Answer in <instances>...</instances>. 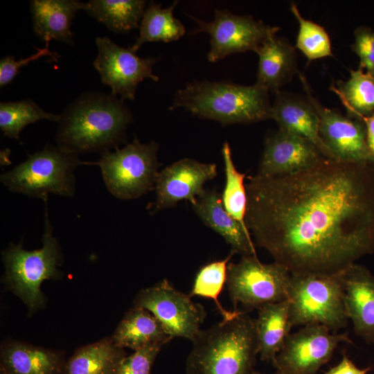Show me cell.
<instances>
[{"label": "cell", "mask_w": 374, "mask_h": 374, "mask_svg": "<svg viewBox=\"0 0 374 374\" xmlns=\"http://www.w3.org/2000/svg\"><path fill=\"white\" fill-rule=\"evenodd\" d=\"M134 306L150 312L171 337L191 341L201 330L206 317L204 306L193 302L189 294L177 290L166 279L141 290Z\"/></svg>", "instance_id": "8fae6325"}, {"label": "cell", "mask_w": 374, "mask_h": 374, "mask_svg": "<svg viewBox=\"0 0 374 374\" xmlns=\"http://www.w3.org/2000/svg\"><path fill=\"white\" fill-rule=\"evenodd\" d=\"M127 356L110 337L78 348L65 361L62 374H116Z\"/></svg>", "instance_id": "d4e9b609"}, {"label": "cell", "mask_w": 374, "mask_h": 374, "mask_svg": "<svg viewBox=\"0 0 374 374\" xmlns=\"http://www.w3.org/2000/svg\"><path fill=\"white\" fill-rule=\"evenodd\" d=\"M60 114L47 112L31 99L0 103V128L4 136L20 141V133L29 124L41 120L57 122Z\"/></svg>", "instance_id": "f1b7e54d"}, {"label": "cell", "mask_w": 374, "mask_h": 374, "mask_svg": "<svg viewBox=\"0 0 374 374\" xmlns=\"http://www.w3.org/2000/svg\"><path fill=\"white\" fill-rule=\"evenodd\" d=\"M232 256L231 253L223 260L213 261L202 267L196 274L189 294L191 297L199 296L212 299L224 319L233 318L242 312L224 309L218 299L226 283L227 267Z\"/></svg>", "instance_id": "4dcf8cb0"}, {"label": "cell", "mask_w": 374, "mask_h": 374, "mask_svg": "<svg viewBox=\"0 0 374 374\" xmlns=\"http://www.w3.org/2000/svg\"><path fill=\"white\" fill-rule=\"evenodd\" d=\"M224 164L225 185L221 195L225 210L248 230L245 217L247 205L246 186L244 184L245 174L240 172L233 161L229 144L225 142L222 148Z\"/></svg>", "instance_id": "f546056e"}, {"label": "cell", "mask_w": 374, "mask_h": 374, "mask_svg": "<svg viewBox=\"0 0 374 374\" xmlns=\"http://www.w3.org/2000/svg\"><path fill=\"white\" fill-rule=\"evenodd\" d=\"M324 157L310 141L278 129L265 140L256 175L274 177L294 173Z\"/></svg>", "instance_id": "2e32d148"}, {"label": "cell", "mask_w": 374, "mask_h": 374, "mask_svg": "<svg viewBox=\"0 0 374 374\" xmlns=\"http://www.w3.org/2000/svg\"><path fill=\"white\" fill-rule=\"evenodd\" d=\"M217 175L215 163L193 159H180L159 171L155 184L154 211L169 208L181 200L191 204L204 192V184Z\"/></svg>", "instance_id": "9a60e30c"}, {"label": "cell", "mask_w": 374, "mask_h": 374, "mask_svg": "<svg viewBox=\"0 0 374 374\" xmlns=\"http://www.w3.org/2000/svg\"><path fill=\"white\" fill-rule=\"evenodd\" d=\"M123 101L112 93H82L60 114L57 145L78 154L118 148L133 119Z\"/></svg>", "instance_id": "7a4b0ae2"}, {"label": "cell", "mask_w": 374, "mask_h": 374, "mask_svg": "<svg viewBox=\"0 0 374 374\" xmlns=\"http://www.w3.org/2000/svg\"><path fill=\"white\" fill-rule=\"evenodd\" d=\"M251 374H265V373H262L253 370ZM272 374H282V373L279 371L276 370V371Z\"/></svg>", "instance_id": "74e56055"}, {"label": "cell", "mask_w": 374, "mask_h": 374, "mask_svg": "<svg viewBox=\"0 0 374 374\" xmlns=\"http://www.w3.org/2000/svg\"><path fill=\"white\" fill-rule=\"evenodd\" d=\"M77 0H32L30 11L35 35L48 44L51 39L73 45L71 26L75 13L82 10Z\"/></svg>", "instance_id": "44dd1931"}, {"label": "cell", "mask_w": 374, "mask_h": 374, "mask_svg": "<svg viewBox=\"0 0 374 374\" xmlns=\"http://www.w3.org/2000/svg\"><path fill=\"white\" fill-rule=\"evenodd\" d=\"M63 351L8 339L1 346L0 372L3 374H62Z\"/></svg>", "instance_id": "ffe728a7"}, {"label": "cell", "mask_w": 374, "mask_h": 374, "mask_svg": "<svg viewBox=\"0 0 374 374\" xmlns=\"http://www.w3.org/2000/svg\"><path fill=\"white\" fill-rule=\"evenodd\" d=\"M271 119L277 123L279 130L310 141L325 157L334 159L321 138L319 117L308 97L277 91L271 104Z\"/></svg>", "instance_id": "ac0fdd59"}, {"label": "cell", "mask_w": 374, "mask_h": 374, "mask_svg": "<svg viewBox=\"0 0 374 374\" xmlns=\"http://www.w3.org/2000/svg\"><path fill=\"white\" fill-rule=\"evenodd\" d=\"M353 51L360 60L359 66L374 78V31L367 26H359L354 31Z\"/></svg>", "instance_id": "836d02e7"}, {"label": "cell", "mask_w": 374, "mask_h": 374, "mask_svg": "<svg viewBox=\"0 0 374 374\" xmlns=\"http://www.w3.org/2000/svg\"><path fill=\"white\" fill-rule=\"evenodd\" d=\"M340 276L291 275L288 300L292 327L318 323L333 331L346 327L348 318Z\"/></svg>", "instance_id": "ba28073f"}, {"label": "cell", "mask_w": 374, "mask_h": 374, "mask_svg": "<svg viewBox=\"0 0 374 374\" xmlns=\"http://www.w3.org/2000/svg\"><path fill=\"white\" fill-rule=\"evenodd\" d=\"M371 369V366L362 369L359 368L344 353L340 362L330 368L325 374H367Z\"/></svg>", "instance_id": "d590c367"}, {"label": "cell", "mask_w": 374, "mask_h": 374, "mask_svg": "<svg viewBox=\"0 0 374 374\" xmlns=\"http://www.w3.org/2000/svg\"><path fill=\"white\" fill-rule=\"evenodd\" d=\"M245 186L250 233L291 275L339 276L374 252V164L324 157Z\"/></svg>", "instance_id": "6da1fadb"}, {"label": "cell", "mask_w": 374, "mask_h": 374, "mask_svg": "<svg viewBox=\"0 0 374 374\" xmlns=\"http://www.w3.org/2000/svg\"><path fill=\"white\" fill-rule=\"evenodd\" d=\"M290 9L299 23L295 47L309 61L332 56L331 41L324 28L303 18L295 3Z\"/></svg>", "instance_id": "1f68e13d"}, {"label": "cell", "mask_w": 374, "mask_h": 374, "mask_svg": "<svg viewBox=\"0 0 374 374\" xmlns=\"http://www.w3.org/2000/svg\"><path fill=\"white\" fill-rule=\"evenodd\" d=\"M340 342L353 344L346 333L332 334L318 323L303 326L290 334L273 365L282 374H316Z\"/></svg>", "instance_id": "4fadbf2b"}, {"label": "cell", "mask_w": 374, "mask_h": 374, "mask_svg": "<svg viewBox=\"0 0 374 374\" xmlns=\"http://www.w3.org/2000/svg\"><path fill=\"white\" fill-rule=\"evenodd\" d=\"M146 6L144 0H91L82 10L111 31L127 33L139 28Z\"/></svg>", "instance_id": "484cf974"}, {"label": "cell", "mask_w": 374, "mask_h": 374, "mask_svg": "<svg viewBox=\"0 0 374 374\" xmlns=\"http://www.w3.org/2000/svg\"><path fill=\"white\" fill-rule=\"evenodd\" d=\"M37 52L31 55L19 59L17 61L12 55H7L0 60V87L3 88L10 83L19 73V69L28 64L29 62L38 60L44 56H49L56 60L59 55L56 53H53L48 49V44H46L44 48H35Z\"/></svg>", "instance_id": "e575fe53"}, {"label": "cell", "mask_w": 374, "mask_h": 374, "mask_svg": "<svg viewBox=\"0 0 374 374\" xmlns=\"http://www.w3.org/2000/svg\"><path fill=\"white\" fill-rule=\"evenodd\" d=\"M332 90L339 96L348 115L362 119L374 112V78L359 67L350 70L346 81H339Z\"/></svg>", "instance_id": "83f0119b"}, {"label": "cell", "mask_w": 374, "mask_h": 374, "mask_svg": "<svg viewBox=\"0 0 374 374\" xmlns=\"http://www.w3.org/2000/svg\"><path fill=\"white\" fill-rule=\"evenodd\" d=\"M192 206L200 220L231 246V253L242 256H256L249 231L225 210L221 195L215 190L205 189Z\"/></svg>", "instance_id": "d6986e66"}, {"label": "cell", "mask_w": 374, "mask_h": 374, "mask_svg": "<svg viewBox=\"0 0 374 374\" xmlns=\"http://www.w3.org/2000/svg\"><path fill=\"white\" fill-rule=\"evenodd\" d=\"M362 120L366 127L368 148L374 159V112L368 116L362 118Z\"/></svg>", "instance_id": "8d00e7d4"}, {"label": "cell", "mask_w": 374, "mask_h": 374, "mask_svg": "<svg viewBox=\"0 0 374 374\" xmlns=\"http://www.w3.org/2000/svg\"><path fill=\"white\" fill-rule=\"evenodd\" d=\"M186 374H251L258 354L255 319L242 311L206 330L192 341Z\"/></svg>", "instance_id": "3957f363"}, {"label": "cell", "mask_w": 374, "mask_h": 374, "mask_svg": "<svg viewBox=\"0 0 374 374\" xmlns=\"http://www.w3.org/2000/svg\"><path fill=\"white\" fill-rule=\"evenodd\" d=\"M188 16L197 27L193 34L205 33L210 36L211 48L207 58L211 62H216L236 53L248 51L256 53L278 31V27L256 20L251 15H235L225 9H216L211 21Z\"/></svg>", "instance_id": "30bf717a"}, {"label": "cell", "mask_w": 374, "mask_h": 374, "mask_svg": "<svg viewBox=\"0 0 374 374\" xmlns=\"http://www.w3.org/2000/svg\"><path fill=\"white\" fill-rule=\"evenodd\" d=\"M301 80L307 97L319 117V134L335 160L374 164L366 141L365 124L362 119L344 116L335 109L323 107L314 98L305 77Z\"/></svg>", "instance_id": "5bb4252c"}, {"label": "cell", "mask_w": 374, "mask_h": 374, "mask_svg": "<svg viewBox=\"0 0 374 374\" xmlns=\"http://www.w3.org/2000/svg\"><path fill=\"white\" fill-rule=\"evenodd\" d=\"M177 3L175 1L170 6L162 8L154 1L149 3L140 23L139 35L129 48L136 52L146 42H170L181 38L186 29L173 15Z\"/></svg>", "instance_id": "4316f807"}, {"label": "cell", "mask_w": 374, "mask_h": 374, "mask_svg": "<svg viewBox=\"0 0 374 374\" xmlns=\"http://www.w3.org/2000/svg\"><path fill=\"white\" fill-rule=\"evenodd\" d=\"M111 338L118 346L134 350L151 344L164 345L172 339L150 312L134 306L125 314Z\"/></svg>", "instance_id": "cb8c5ba5"}, {"label": "cell", "mask_w": 374, "mask_h": 374, "mask_svg": "<svg viewBox=\"0 0 374 374\" xmlns=\"http://www.w3.org/2000/svg\"><path fill=\"white\" fill-rule=\"evenodd\" d=\"M96 44L98 55L93 66L102 83L123 100H134L137 87L144 79L159 81V78L153 73L159 57H139L129 48L120 46L107 37H96Z\"/></svg>", "instance_id": "7c38bea8"}, {"label": "cell", "mask_w": 374, "mask_h": 374, "mask_svg": "<svg viewBox=\"0 0 374 374\" xmlns=\"http://www.w3.org/2000/svg\"><path fill=\"white\" fill-rule=\"evenodd\" d=\"M258 310L255 322L258 354L261 360L274 364L292 328L290 321L289 300L267 303Z\"/></svg>", "instance_id": "603a6c76"}, {"label": "cell", "mask_w": 374, "mask_h": 374, "mask_svg": "<svg viewBox=\"0 0 374 374\" xmlns=\"http://www.w3.org/2000/svg\"><path fill=\"white\" fill-rule=\"evenodd\" d=\"M162 344H151L127 355L121 362L116 374H151L154 362Z\"/></svg>", "instance_id": "d6a6232c"}, {"label": "cell", "mask_w": 374, "mask_h": 374, "mask_svg": "<svg viewBox=\"0 0 374 374\" xmlns=\"http://www.w3.org/2000/svg\"><path fill=\"white\" fill-rule=\"evenodd\" d=\"M159 144L142 143L135 138L123 148L100 154L96 162H84L100 167L109 192L120 199L140 197L155 188L159 172Z\"/></svg>", "instance_id": "52a82bcc"}, {"label": "cell", "mask_w": 374, "mask_h": 374, "mask_svg": "<svg viewBox=\"0 0 374 374\" xmlns=\"http://www.w3.org/2000/svg\"><path fill=\"white\" fill-rule=\"evenodd\" d=\"M340 277L346 312L355 332L367 344L374 345V275L355 263Z\"/></svg>", "instance_id": "e0dca14e"}, {"label": "cell", "mask_w": 374, "mask_h": 374, "mask_svg": "<svg viewBox=\"0 0 374 374\" xmlns=\"http://www.w3.org/2000/svg\"><path fill=\"white\" fill-rule=\"evenodd\" d=\"M80 164L78 154L58 145L44 148L0 176L11 192L48 199L49 194L72 197L75 191V169Z\"/></svg>", "instance_id": "8992f818"}, {"label": "cell", "mask_w": 374, "mask_h": 374, "mask_svg": "<svg viewBox=\"0 0 374 374\" xmlns=\"http://www.w3.org/2000/svg\"><path fill=\"white\" fill-rule=\"evenodd\" d=\"M258 66L256 84L276 93L297 72L295 48L276 35L267 39L257 51Z\"/></svg>", "instance_id": "7402d4cb"}, {"label": "cell", "mask_w": 374, "mask_h": 374, "mask_svg": "<svg viewBox=\"0 0 374 374\" xmlns=\"http://www.w3.org/2000/svg\"><path fill=\"white\" fill-rule=\"evenodd\" d=\"M179 107L223 125L271 118L268 91L256 84L247 86L226 80L188 82L175 92L170 109Z\"/></svg>", "instance_id": "277c9868"}, {"label": "cell", "mask_w": 374, "mask_h": 374, "mask_svg": "<svg viewBox=\"0 0 374 374\" xmlns=\"http://www.w3.org/2000/svg\"><path fill=\"white\" fill-rule=\"evenodd\" d=\"M45 202L44 231L42 247L27 251L21 243L10 242L2 252L5 267L3 283L27 306L29 314L42 309L45 298L41 285L46 280H57L63 273L58 267L63 263V254L58 240L53 235V226L48 218L47 199Z\"/></svg>", "instance_id": "5b68a950"}, {"label": "cell", "mask_w": 374, "mask_h": 374, "mask_svg": "<svg viewBox=\"0 0 374 374\" xmlns=\"http://www.w3.org/2000/svg\"><path fill=\"white\" fill-rule=\"evenodd\" d=\"M0 374H3V373L0 372Z\"/></svg>", "instance_id": "f35d334b"}, {"label": "cell", "mask_w": 374, "mask_h": 374, "mask_svg": "<svg viewBox=\"0 0 374 374\" xmlns=\"http://www.w3.org/2000/svg\"><path fill=\"white\" fill-rule=\"evenodd\" d=\"M291 274L277 262H261L257 256H242L228 264L226 286L234 310H246L288 300Z\"/></svg>", "instance_id": "9c48e42d"}]
</instances>
